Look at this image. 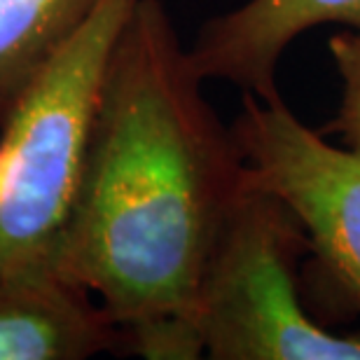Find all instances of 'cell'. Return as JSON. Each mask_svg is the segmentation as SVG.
Wrapping results in <instances>:
<instances>
[{
	"label": "cell",
	"mask_w": 360,
	"mask_h": 360,
	"mask_svg": "<svg viewBox=\"0 0 360 360\" xmlns=\"http://www.w3.org/2000/svg\"><path fill=\"white\" fill-rule=\"evenodd\" d=\"M96 0H0V124Z\"/></svg>",
	"instance_id": "obj_7"
},
{
	"label": "cell",
	"mask_w": 360,
	"mask_h": 360,
	"mask_svg": "<svg viewBox=\"0 0 360 360\" xmlns=\"http://www.w3.org/2000/svg\"><path fill=\"white\" fill-rule=\"evenodd\" d=\"M319 24L360 26V0H248L208 19L187 59L204 82L225 80L243 94L276 98L281 56Z\"/></svg>",
	"instance_id": "obj_6"
},
{
	"label": "cell",
	"mask_w": 360,
	"mask_h": 360,
	"mask_svg": "<svg viewBox=\"0 0 360 360\" xmlns=\"http://www.w3.org/2000/svg\"><path fill=\"white\" fill-rule=\"evenodd\" d=\"M201 84L162 0H139L108 61L73 204L49 255L117 328L194 316L208 257L246 190L234 134Z\"/></svg>",
	"instance_id": "obj_1"
},
{
	"label": "cell",
	"mask_w": 360,
	"mask_h": 360,
	"mask_svg": "<svg viewBox=\"0 0 360 360\" xmlns=\"http://www.w3.org/2000/svg\"><path fill=\"white\" fill-rule=\"evenodd\" d=\"M117 351V323L52 260L0 274V360H87Z\"/></svg>",
	"instance_id": "obj_5"
},
{
	"label": "cell",
	"mask_w": 360,
	"mask_h": 360,
	"mask_svg": "<svg viewBox=\"0 0 360 360\" xmlns=\"http://www.w3.org/2000/svg\"><path fill=\"white\" fill-rule=\"evenodd\" d=\"M120 330L124 354L148 360H197L206 356L204 337L194 316H155Z\"/></svg>",
	"instance_id": "obj_8"
},
{
	"label": "cell",
	"mask_w": 360,
	"mask_h": 360,
	"mask_svg": "<svg viewBox=\"0 0 360 360\" xmlns=\"http://www.w3.org/2000/svg\"><path fill=\"white\" fill-rule=\"evenodd\" d=\"M139 0H96L3 120L0 274L49 260L87 155L108 61Z\"/></svg>",
	"instance_id": "obj_2"
},
{
	"label": "cell",
	"mask_w": 360,
	"mask_h": 360,
	"mask_svg": "<svg viewBox=\"0 0 360 360\" xmlns=\"http://www.w3.org/2000/svg\"><path fill=\"white\" fill-rule=\"evenodd\" d=\"M328 49L342 77V101L337 120L328 131L340 134L351 153L360 157V26H347L330 38Z\"/></svg>",
	"instance_id": "obj_9"
},
{
	"label": "cell",
	"mask_w": 360,
	"mask_h": 360,
	"mask_svg": "<svg viewBox=\"0 0 360 360\" xmlns=\"http://www.w3.org/2000/svg\"><path fill=\"white\" fill-rule=\"evenodd\" d=\"M229 129L246 180L292 208L316 262L360 311V157L323 141L281 96L243 94Z\"/></svg>",
	"instance_id": "obj_4"
},
{
	"label": "cell",
	"mask_w": 360,
	"mask_h": 360,
	"mask_svg": "<svg viewBox=\"0 0 360 360\" xmlns=\"http://www.w3.org/2000/svg\"><path fill=\"white\" fill-rule=\"evenodd\" d=\"M311 253L283 199L250 185L208 257L197 292L206 356L213 360H360V333L319 326L297 290V262Z\"/></svg>",
	"instance_id": "obj_3"
}]
</instances>
